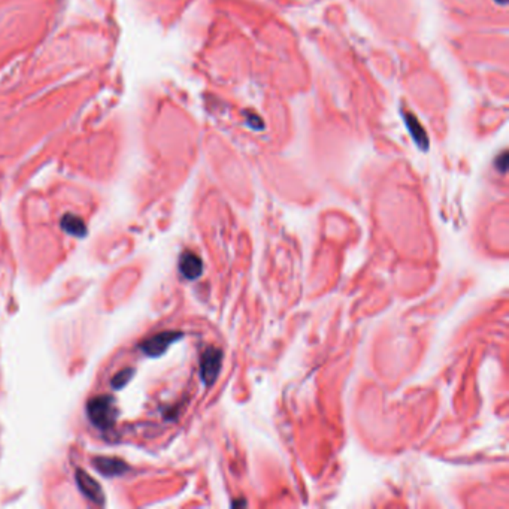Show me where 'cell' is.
I'll use <instances>...</instances> for the list:
<instances>
[{
    "label": "cell",
    "mask_w": 509,
    "mask_h": 509,
    "mask_svg": "<svg viewBox=\"0 0 509 509\" xmlns=\"http://www.w3.org/2000/svg\"><path fill=\"white\" fill-rule=\"evenodd\" d=\"M62 228L73 234V237H86L87 233V228L86 224H84V221L80 219V216L77 215H72V214H66L63 219H62Z\"/></svg>",
    "instance_id": "cell-8"
},
{
    "label": "cell",
    "mask_w": 509,
    "mask_h": 509,
    "mask_svg": "<svg viewBox=\"0 0 509 509\" xmlns=\"http://www.w3.org/2000/svg\"><path fill=\"white\" fill-rule=\"evenodd\" d=\"M223 351L219 348L211 346L202 354L201 359V376L206 385L214 384L221 371Z\"/></svg>",
    "instance_id": "cell-2"
},
{
    "label": "cell",
    "mask_w": 509,
    "mask_h": 509,
    "mask_svg": "<svg viewBox=\"0 0 509 509\" xmlns=\"http://www.w3.org/2000/svg\"><path fill=\"white\" fill-rule=\"evenodd\" d=\"M496 2H497L499 5H506L508 0H496Z\"/></svg>",
    "instance_id": "cell-11"
},
{
    "label": "cell",
    "mask_w": 509,
    "mask_h": 509,
    "mask_svg": "<svg viewBox=\"0 0 509 509\" xmlns=\"http://www.w3.org/2000/svg\"><path fill=\"white\" fill-rule=\"evenodd\" d=\"M180 270L187 279H196L202 275L203 263L202 259L197 254L187 251L181 256L180 260Z\"/></svg>",
    "instance_id": "cell-5"
},
{
    "label": "cell",
    "mask_w": 509,
    "mask_h": 509,
    "mask_svg": "<svg viewBox=\"0 0 509 509\" xmlns=\"http://www.w3.org/2000/svg\"><path fill=\"white\" fill-rule=\"evenodd\" d=\"M506 166H508V156H506V153H503L501 157L496 160V167L503 174V172H506Z\"/></svg>",
    "instance_id": "cell-10"
},
{
    "label": "cell",
    "mask_w": 509,
    "mask_h": 509,
    "mask_svg": "<svg viewBox=\"0 0 509 509\" xmlns=\"http://www.w3.org/2000/svg\"><path fill=\"white\" fill-rule=\"evenodd\" d=\"M93 466L96 468L102 475L105 476H117V475H122L129 469V466L121 461L118 459H112V457H98L94 459Z\"/></svg>",
    "instance_id": "cell-6"
},
{
    "label": "cell",
    "mask_w": 509,
    "mask_h": 509,
    "mask_svg": "<svg viewBox=\"0 0 509 509\" xmlns=\"http://www.w3.org/2000/svg\"><path fill=\"white\" fill-rule=\"evenodd\" d=\"M77 484L89 501L99 505H103V502H105V494H103V490L98 481L89 474L82 472L81 469L77 470Z\"/></svg>",
    "instance_id": "cell-4"
},
{
    "label": "cell",
    "mask_w": 509,
    "mask_h": 509,
    "mask_svg": "<svg viewBox=\"0 0 509 509\" xmlns=\"http://www.w3.org/2000/svg\"><path fill=\"white\" fill-rule=\"evenodd\" d=\"M131 373H133V371H131V369H124V371L118 372L114 376V380H112V387H114V389L124 387V385L129 382V380L131 378Z\"/></svg>",
    "instance_id": "cell-9"
},
{
    "label": "cell",
    "mask_w": 509,
    "mask_h": 509,
    "mask_svg": "<svg viewBox=\"0 0 509 509\" xmlns=\"http://www.w3.org/2000/svg\"><path fill=\"white\" fill-rule=\"evenodd\" d=\"M403 117H405V121H407V126L411 131L414 140L417 142V145L421 149H427L429 148V139H427V135H426V130L423 129V126L420 124V121L417 120V117L409 114V112H403Z\"/></svg>",
    "instance_id": "cell-7"
},
{
    "label": "cell",
    "mask_w": 509,
    "mask_h": 509,
    "mask_svg": "<svg viewBox=\"0 0 509 509\" xmlns=\"http://www.w3.org/2000/svg\"><path fill=\"white\" fill-rule=\"evenodd\" d=\"M87 411L94 426L100 429L111 427L117 418L114 399L111 396H98V398L91 399L87 405Z\"/></svg>",
    "instance_id": "cell-1"
},
{
    "label": "cell",
    "mask_w": 509,
    "mask_h": 509,
    "mask_svg": "<svg viewBox=\"0 0 509 509\" xmlns=\"http://www.w3.org/2000/svg\"><path fill=\"white\" fill-rule=\"evenodd\" d=\"M183 337V333L180 332H162L153 337L147 339V341L140 345L142 351L149 355V357H158L162 355L169 346H171L174 342H176L178 339Z\"/></svg>",
    "instance_id": "cell-3"
}]
</instances>
